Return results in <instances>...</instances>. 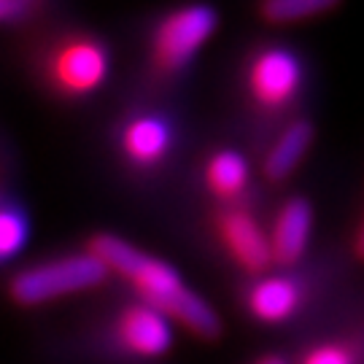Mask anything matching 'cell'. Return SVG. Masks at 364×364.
Wrapping results in <instances>:
<instances>
[{
	"instance_id": "obj_1",
	"label": "cell",
	"mask_w": 364,
	"mask_h": 364,
	"mask_svg": "<svg viewBox=\"0 0 364 364\" xmlns=\"http://www.w3.org/2000/svg\"><path fill=\"white\" fill-rule=\"evenodd\" d=\"M90 254H95L108 270L132 281L141 297L146 299V305L178 318L192 335L203 340H216L221 335V321L216 311L186 287L181 275L162 259L138 251L117 235H97L90 243Z\"/></svg>"
},
{
	"instance_id": "obj_2",
	"label": "cell",
	"mask_w": 364,
	"mask_h": 364,
	"mask_svg": "<svg viewBox=\"0 0 364 364\" xmlns=\"http://www.w3.org/2000/svg\"><path fill=\"white\" fill-rule=\"evenodd\" d=\"M36 65L46 90L68 100H78L103 84L111 57L103 41H97L95 36L65 33L41 49Z\"/></svg>"
},
{
	"instance_id": "obj_3",
	"label": "cell",
	"mask_w": 364,
	"mask_h": 364,
	"mask_svg": "<svg viewBox=\"0 0 364 364\" xmlns=\"http://www.w3.org/2000/svg\"><path fill=\"white\" fill-rule=\"evenodd\" d=\"M219 27V14L208 3H189L168 14L151 41V65L159 76H173L197 57Z\"/></svg>"
},
{
	"instance_id": "obj_4",
	"label": "cell",
	"mask_w": 364,
	"mask_h": 364,
	"mask_svg": "<svg viewBox=\"0 0 364 364\" xmlns=\"http://www.w3.org/2000/svg\"><path fill=\"white\" fill-rule=\"evenodd\" d=\"M105 275H108V267L95 254H81V257H68V259L27 267L14 275L9 291L16 305H41L49 299L100 287Z\"/></svg>"
},
{
	"instance_id": "obj_5",
	"label": "cell",
	"mask_w": 364,
	"mask_h": 364,
	"mask_svg": "<svg viewBox=\"0 0 364 364\" xmlns=\"http://www.w3.org/2000/svg\"><path fill=\"white\" fill-rule=\"evenodd\" d=\"M299 81L302 68L297 57L287 49H264L248 68V90L264 108H281L291 103V97L299 90Z\"/></svg>"
},
{
	"instance_id": "obj_6",
	"label": "cell",
	"mask_w": 364,
	"mask_h": 364,
	"mask_svg": "<svg viewBox=\"0 0 364 364\" xmlns=\"http://www.w3.org/2000/svg\"><path fill=\"white\" fill-rule=\"evenodd\" d=\"M216 230L224 248L232 254V259L248 273H264L273 264L270 235L262 232V227L246 210H227L216 221Z\"/></svg>"
},
{
	"instance_id": "obj_7",
	"label": "cell",
	"mask_w": 364,
	"mask_h": 364,
	"mask_svg": "<svg viewBox=\"0 0 364 364\" xmlns=\"http://www.w3.org/2000/svg\"><path fill=\"white\" fill-rule=\"evenodd\" d=\"M119 343L138 356H162L173 343L168 316L151 305H132L119 316Z\"/></svg>"
},
{
	"instance_id": "obj_8",
	"label": "cell",
	"mask_w": 364,
	"mask_h": 364,
	"mask_svg": "<svg viewBox=\"0 0 364 364\" xmlns=\"http://www.w3.org/2000/svg\"><path fill=\"white\" fill-rule=\"evenodd\" d=\"M313 232V208L305 197H291L278 210L270 232L273 262L278 264H294L305 254Z\"/></svg>"
},
{
	"instance_id": "obj_9",
	"label": "cell",
	"mask_w": 364,
	"mask_h": 364,
	"mask_svg": "<svg viewBox=\"0 0 364 364\" xmlns=\"http://www.w3.org/2000/svg\"><path fill=\"white\" fill-rule=\"evenodd\" d=\"M299 302H302L299 284L294 278H284V275L262 278L248 291V311L264 324H281L291 318L297 313Z\"/></svg>"
},
{
	"instance_id": "obj_10",
	"label": "cell",
	"mask_w": 364,
	"mask_h": 364,
	"mask_svg": "<svg viewBox=\"0 0 364 364\" xmlns=\"http://www.w3.org/2000/svg\"><path fill=\"white\" fill-rule=\"evenodd\" d=\"M170 149V127L156 117H135L122 130V151L138 168L159 165Z\"/></svg>"
},
{
	"instance_id": "obj_11",
	"label": "cell",
	"mask_w": 364,
	"mask_h": 364,
	"mask_svg": "<svg viewBox=\"0 0 364 364\" xmlns=\"http://www.w3.org/2000/svg\"><path fill=\"white\" fill-rule=\"evenodd\" d=\"M313 144V124L308 119L291 122L287 130L278 135V141L270 146V151L264 156V176L270 181L281 183L299 168V162L305 159L308 149Z\"/></svg>"
},
{
	"instance_id": "obj_12",
	"label": "cell",
	"mask_w": 364,
	"mask_h": 364,
	"mask_svg": "<svg viewBox=\"0 0 364 364\" xmlns=\"http://www.w3.org/2000/svg\"><path fill=\"white\" fill-rule=\"evenodd\" d=\"M205 183L221 200H232L243 195L248 186V165L237 151H219L205 165Z\"/></svg>"
},
{
	"instance_id": "obj_13",
	"label": "cell",
	"mask_w": 364,
	"mask_h": 364,
	"mask_svg": "<svg viewBox=\"0 0 364 364\" xmlns=\"http://www.w3.org/2000/svg\"><path fill=\"white\" fill-rule=\"evenodd\" d=\"M343 0H262L259 14L270 25H294L335 11Z\"/></svg>"
},
{
	"instance_id": "obj_14",
	"label": "cell",
	"mask_w": 364,
	"mask_h": 364,
	"mask_svg": "<svg viewBox=\"0 0 364 364\" xmlns=\"http://www.w3.org/2000/svg\"><path fill=\"white\" fill-rule=\"evenodd\" d=\"M27 240V221L16 208H0V262L19 254Z\"/></svg>"
},
{
	"instance_id": "obj_15",
	"label": "cell",
	"mask_w": 364,
	"mask_h": 364,
	"mask_svg": "<svg viewBox=\"0 0 364 364\" xmlns=\"http://www.w3.org/2000/svg\"><path fill=\"white\" fill-rule=\"evenodd\" d=\"M299 364H353V356L346 346L329 343V346H318L313 348Z\"/></svg>"
},
{
	"instance_id": "obj_16",
	"label": "cell",
	"mask_w": 364,
	"mask_h": 364,
	"mask_svg": "<svg viewBox=\"0 0 364 364\" xmlns=\"http://www.w3.org/2000/svg\"><path fill=\"white\" fill-rule=\"evenodd\" d=\"M41 6L43 0H0V25L30 19Z\"/></svg>"
},
{
	"instance_id": "obj_17",
	"label": "cell",
	"mask_w": 364,
	"mask_h": 364,
	"mask_svg": "<svg viewBox=\"0 0 364 364\" xmlns=\"http://www.w3.org/2000/svg\"><path fill=\"white\" fill-rule=\"evenodd\" d=\"M353 251H356V257L364 262V216H362L359 230H356V237H353Z\"/></svg>"
},
{
	"instance_id": "obj_18",
	"label": "cell",
	"mask_w": 364,
	"mask_h": 364,
	"mask_svg": "<svg viewBox=\"0 0 364 364\" xmlns=\"http://www.w3.org/2000/svg\"><path fill=\"white\" fill-rule=\"evenodd\" d=\"M257 364H287V359H281V356H275V353H267V356L257 359Z\"/></svg>"
}]
</instances>
